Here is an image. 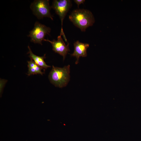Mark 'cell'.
I'll return each mask as SVG.
<instances>
[{
	"instance_id": "cell-2",
	"label": "cell",
	"mask_w": 141,
	"mask_h": 141,
	"mask_svg": "<svg viewBox=\"0 0 141 141\" xmlns=\"http://www.w3.org/2000/svg\"><path fill=\"white\" fill-rule=\"evenodd\" d=\"M70 67L68 65L62 68L53 66L49 76L51 82L58 87L66 86L70 80Z\"/></svg>"
},
{
	"instance_id": "cell-6",
	"label": "cell",
	"mask_w": 141,
	"mask_h": 141,
	"mask_svg": "<svg viewBox=\"0 0 141 141\" xmlns=\"http://www.w3.org/2000/svg\"><path fill=\"white\" fill-rule=\"evenodd\" d=\"M61 35L58 36L57 40H54L51 41L48 39H44L43 41L49 42L52 45L53 50L62 56L64 60L68 52L70 51L69 44L68 43L66 45L61 37Z\"/></svg>"
},
{
	"instance_id": "cell-7",
	"label": "cell",
	"mask_w": 141,
	"mask_h": 141,
	"mask_svg": "<svg viewBox=\"0 0 141 141\" xmlns=\"http://www.w3.org/2000/svg\"><path fill=\"white\" fill-rule=\"evenodd\" d=\"M74 50L73 52L70 55L71 56H75L77 58L75 62L76 64L79 62L80 57H85L87 56V50L89 46V44L87 43L80 42L77 40L74 44Z\"/></svg>"
},
{
	"instance_id": "cell-10",
	"label": "cell",
	"mask_w": 141,
	"mask_h": 141,
	"mask_svg": "<svg viewBox=\"0 0 141 141\" xmlns=\"http://www.w3.org/2000/svg\"><path fill=\"white\" fill-rule=\"evenodd\" d=\"M74 1L77 5L78 8L80 4H83L84 3L85 1V0H74Z\"/></svg>"
},
{
	"instance_id": "cell-1",
	"label": "cell",
	"mask_w": 141,
	"mask_h": 141,
	"mask_svg": "<svg viewBox=\"0 0 141 141\" xmlns=\"http://www.w3.org/2000/svg\"><path fill=\"white\" fill-rule=\"evenodd\" d=\"M69 17L74 25L82 31H85L87 28L93 25L95 22L92 14L87 9H79L74 10Z\"/></svg>"
},
{
	"instance_id": "cell-5",
	"label": "cell",
	"mask_w": 141,
	"mask_h": 141,
	"mask_svg": "<svg viewBox=\"0 0 141 141\" xmlns=\"http://www.w3.org/2000/svg\"><path fill=\"white\" fill-rule=\"evenodd\" d=\"M51 30L49 27L36 22L34 28L30 32L28 36L30 38L31 42L42 45V41L45 39L46 34H49Z\"/></svg>"
},
{
	"instance_id": "cell-3",
	"label": "cell",
	"mask_w": 141,
	"mask_h": 141,
	"mask_svg": "<svg viewBox=\"0 0 141 141\" xmlns=\"http://www.w3.org/2000/svg\"><path fill=\"white\" fill-rule=\"evenodd\" d=\"M49 0H35L32 3L30 8L34 15L38 19L47 17L53 20L50 13L51 7Z\"/></svg>"
},
{
	"instance_id": "cell-4",
	"label": "cell",
	"mask_w": 141,
	"mask_h": 141,
	"mask_svg": "<svg viewBox=\"0 0 141 141\" xmlns=\"http://www.w3.org/2000/svg\"><path fill=\"white\" fill-rule=\"evenodd\" d=\"M71 5V1L69 0H55L53 1L51 6L61 20V28L60 35L63 36L66 42L67 40L63 29V22Z\"/></svg>"
},
{
	"instance_id": "cell-8",
	"label": "cell",
	"mask_w": 141,
	"mask_h": 141,
	"mask_svg": "<svg viewBox=\"0 0 141 141\" xmlns=\"http://www.w3.org/2000/svg\"><path fill=\"white\" fill-rule=\"evenodd\" d=\"M29 51L28 53L29 54V57L32 60L38 65L44 69L50 67V66L46 64L44 60V59L46 58L45 54L43 56H37L34 54L32 52L29 46H28Z\"/></svg>"
},
{
	"instance_id": "cell-9",
	"label": "cell",
	"mask_w": 141,
	"mask_h": 141,
	"mask_svg": "<svg viewBox=\"0 0 141 141\" xmlns=\"http://www.w3.org/2000/svg\"><path fill=\"white\" fill-rule=\"evenodd\" d=\"M28 61V71L27 74L28 75L40 74L42 75L44 73L42 71V68L37 64L32 59Z\"/></svg>"
}]
</instances>
